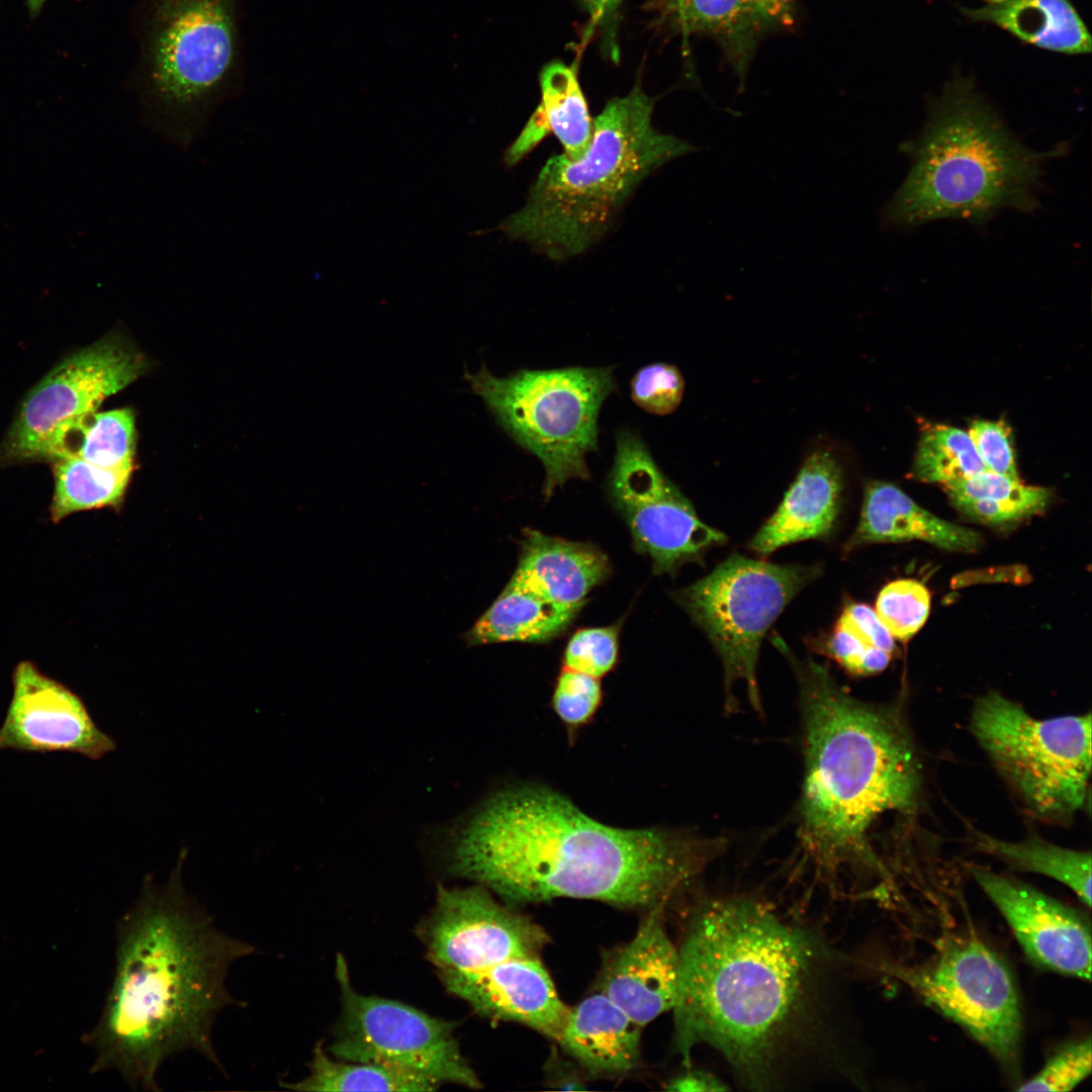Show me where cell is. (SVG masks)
<instances>
[{"instance_id": "cell-1", "label": "cell", "mask_w": 1092, "mask_h": 1092, "mask_svg": "<svg viewBox=\"0 0 1092 1092\" xmlns=\"http://www.w3.org/2000/svg\"><path fill=\"white\" fill-rule=\"evenodd\" d=\"M447 871L508 905L585 899L647 911L669 903L717 857L722 838L602 823L541 785H511L429 831Z\"/></svg>"}, {"instance_id": "cell-2", "label": "cell", "mask_w": 1092, "mask_h": 1092, "mask_svg": "<svg viewBox=\"0 0 1092 1092\" xmlns=\"http://www.w3.org/2000/svg\"><path fill=\"white\" fill-rule=\"evenodd\" d=\"M678 947L674 1043L686 1065L708 1045L751 1089L778 1082L788 1050L807 1030L828 952L808 931L751 898L704 903Z\"/></svg>"}, {"instance_id": "cell-3", "label": "cell", "mask_w": 1092, "mask_h": 1092, "mask_svg": "<svg viewBox=\"0 0 1092 1092\" xmlns=\"http://www.w3.org/2000/svg\"><path fill=\"white\" fill-rule=\"evenodd\" d=\"M182 849L164 885L144 878L118 927L116 966L94 1038L99 1068L116 1069L132 1089L158 1091L163 1063L182 1052L224 1072L212 1041L218 1013L241 1004L226 977L251 943L220 930L184 889Z\"/></svg>"}, {"instance_id": "cell-4", "label": "cell", "mask_w": 1092, "mask_h": 1092, "mask_svg": "<svg viewBox=\"0 0 1092 1092\" xmlns=\"http://www.w3.org/2000/svg\"><path fill=\"white\" fill-rule=\"evenodd\" d=\"M799 685L804 781L799 808L803 851L833 875L875 864L867 841L887 811H906L917 800L919 768L905 733L889 713L845 692L828 667L798 659L775 635Z\"/></svg>"}, {"instance_id": "cell-5", "label": "cell", "mask_w": 1092, "mask_h": 1092, "mask_svg": "<svg viewBox=\"0 0 1092 1092\" xmlns=\"http://www.w3.org/2000/svg\"><path fill=\"white\" fill-rule=\"evenodd\" d=\"M902 148L911 165L884 218L910 228L949 218L984 225L1002 209L1034 210L1043 165L1066 147H1026L974 81L956 74L929 99L919 135Z\"/></svg>"}, {"instance_id": "cell-6", "label": "cell", "mask_w": 1092, "mask_h": 1092, "mask_svg": "<svg viewBox=\"0 0 1092 1092\" xmlns=\"http://www.w3.org/2000/svg\"><path fill=\"white\" fill-rule=\"evenodd\" d=\"M653 105L639 85L611 99L593 119L585 154L577 160L564 154L548 159L525 205L497 229L556 261L587 250L647 176L695 150L653 127Z\"/></svg>"}, {"instance_id": "cell-7", "label": "cell", "mask_w": 1092, "mask_h": 1092, "mask_svg": "<svg viewBox=\"0 0 1092 1092\" xmlns=\"http://www.w3.org/2000/svg\"><path fill=\"white\" fill-rule=\"evenodd\" d=\"M135 86L147 122L188 146L240 81L238 0H143Z\"/></svg>"}, {"instance_id": "cell-8", "label": "cell", "mask_w": 1092, "mask_h": 1092, "mask_svg": "<svg viewBox=\"0 0 1092 1092\" xmlns=\"http://www.w3.org/2000/svg\"><path fill=\"white\" fill-rule=\"evenodd\" d=\"M464 377L497 425L540 460L546 499L569 479L589 478L586 455L598 449L600 411L617 388L614 366L521 369L497 377L482 364Z\"/></svg>"}, {"instance_id": "cell-9", "label": "cell", "mask_w": 1092, "mask_h": 1092, "mask_svg": "<svg viewBox=\"0 0 1092 1092\" xmlns=\"http://www.w3.org/2000/svg\"><path fill=\"white\" fill-rule=\"evenodd\" d=\"M972 731L1035 817L1064 820L1082 809L1091 774V715L1039 720L997 693L980 698Z\"/></svg>"}, {"instance_id": "cell-10", "label": "cell", "mask_w": 1092, "mask_h": 1092, "mask_svg": "<svg viewBox=\"0 0 1092 1092\" xmlns=\"http://www.w3.org/2000/svg\"><path fill=\"white\" fill-rule=\"evenodd\" d=\"M821 573L819 565H780L734 553L673 594L720 656L728 708L734 684L742 681L751 706L761 713L756 677L761 641L786 606Z\"/></svg>"}, {"instance_id": "cell-11", "label": "cell", "mask_w": 1092, "mask_h": 1092, "mask_svg": "<svg viewBox=\"0 0 1092 1092\" xmlns=\"http://www.w3.org/2000/svg\"><path fill=\"white\" fill-rule=\"evenodd\" d=\"M884 970L963 1027L1001 1065L1015 1067L1022 1036L1017 989L1005 963L982 940L958 938L922 965Z\"/></svg>"}, {"instance_id": "cell-12", "label": "cell", "mask_w": 1092, "mask_h": 1092, "mask_svg": "<svg viewBox=\"0 0 1092 1092\" xmlns=\"http://www.w3.org/2000/svg\"><path fill=\"white\" fill-rule=\"evenodd\" d=\"M336 971L342 1013L330 1051L338 1060L393 1067L437 1085L481 1087L461 1053L451 1022L398 1001L358 993L350 984L341 956Z\"/></svg>"}, {"instance_id": "cell-13", "label": "cell", "mask_w": 1092, "mask_h": 1092, "mask_svg": "<svg viewBox=\"0 0 1092 1092\" xmlns=\"http://www.w3.org/2000/svg\"><path fill=\"white\" fill-rule=\"evenodd\" d=\"M615 442L608 494L635 549L651 559L654 573L673 575L684 564L698 562L708 549L726 542L723 532L699 518L636 432L620 429Z\"/></svg>"}, {"instance_id": "cell-14", "label": "cell", "mask_w": 1092, "mask_h": 1092, "mask_svg": "<svg viewBox=\"0 0 1092 1092\" xmlns=\"http://www.w3.org/2000/svg\"><path fill=\"white\" fill-rule=\"evenodd\" d=\"M145 368L144 357L115 335L66 358L27 393L0 446V463L39 460L60 425L96 411Z\"/></svg>"}, {"instance_id": "cell-15", "label": "cell", "mask_w": 1092, "mask_h": 1092, "mask_svg": "<svg viewBox=\"0 0 1092 1092\" xmlns=\"http://www.w3.org/2000/svg\"><path fill=\"white\" fill-rule=\"evenodd\" d=\"M423 937L440 972H470L516 958H541L550 936L537 922L502 904L482 885L439 886Z\"/></svg>"}, {"instance_id": "cell-16", "label": "cell", "mask_w": 1092, "mask_h": 1092, "mask_svg": "<svg viewBox=\"0 0 1092 1092\" xmlns=\"http://www.w3.org/2000/svg\"><path fill=\"white\" fill-rule=\"evenodd\" d=\"M11 679L0 750L69 752L99 760L116 749V741L96 725L82 698L33 662H19Z\"/></svg>"}, {"instance_id": "cell-17", "label": "cell", "mask_w": 1092, "mask_h": 1092, "mask_svg": "<svg viewBox=\"0 0 1092 1092\" xmlns=\"http://www.w3.org/2000/svg\"><path fill=\"white\" fill-rule=\"evenodd\" d=\"M971 873L1032 963L1090 980L1091 931L1084 915L1020 881L977 867Z\"/></svg>"}, {"instance_id": "cell-18", "label": "cell", "mask_w": 1092, "mask_h": 1092, "mask_svg": "<svg viewBox=\"0 0 1092 1092\" xmlns=\"http://www.w3.org/2000/svg\"><path fill=\"white\" fill-rule=\"evenodd\" d=\"M667 903L646 911L634 936L609 952L595 991L607 996L642 1028L672 1010L678 987V947L664 923Z\"/></svg>"}, {"instance_id": "cell-19", "label": "cell", "mask_w": 1092, "mask_h": 1092, "mask_svg": "<svg viewBox=\"0 0 1092 1092\" xmlns=\"http://www.w3.org/2000/svg\"><path fill=\"white\" fill-rule=\"evenodd\" d=\"M446 989L478 1014L515 1022L556 1041L568 1006L541 958H516L470 972H440Z\"/></svg>"}, {"instance_id": "cell-20", "label": "cell", "mask_w": 1092, "mask_h": 1092, "mask_svg": "<svg viewBox=\"0 0 1092 1092\" xmlns=\"http://www.w3.org/2000/svg\"><path fill=\"white\" fill-rule=\"evenodd\" d=\"M842 488L835 457L826 450L813 452L749 548L764 556L789 544L830 535L840 512Z\"/></svg>"}, {"instance_id": "cell-21", "label": "cell", "mask_w": 1092, "mask_h": 1092, "mask_svg": "<svg viewBox=\"0 0 1092 1092\" xmlns=\"http://www.w3.org/2000/svg\"><path fill=\"white\" fill-rule=\"evenodd\" d=\"M508 585L562 604H576L611 574L608 556L590 543L525 528Z\"/></svg>"}, {"instance_id": "cell-22", "label": "cell", "mask_w": 1092, "mask_h": 1092, "mask_svg": "<svg viewBox=\"0 0 1092 1092\" xmlns=\"http://www.w3.org/2000/svg\"><path fill=\"white\" fill-rule=\"evenodd\" d=\"M686 33L718 42L735 71L745 72L758 42L794 23L795 0H668Z\"/></svg>"}, {"instance_id": "cell-23", "label": "cell", "mask_w": 1092, "mask_h": 1092, "mask_svg": "<svg viewBox=\"0 0 1092 1092\" xmlns=\"http://www.w3.org/2000/svg\"><path fill=\"white\" fill-rule=\"evenodd\" d=\"M641 1030L613 1001L595 991L568 1006L555 1042L587 1074L616 1077L638 1066Z\"/></svg>"}, {"instance_id": "cell-24", "label": "cell", "mask_w": 1092, "mask_h": 1092, "mask_svg": "<svg viewBox=\"0 0 1092 1092\" xmlns=\"http://www.w3.org/2000/svg\"><path fill=\"white\" fill-rule=\"evenodd\" d=\"M911 540L959 552H973L982 544L978 532L934 516L896 485L885 481L868 483L860 518L845 550L869 543Z\"/></svg>"}, {"instance_id": "cell-25", "label": "cell", "mask_w": 1092, "mask_h": 1092, "mask_svg": "<svg viewBox=\"0 0 1092 1092\" xmlns=\"http://www.w3.org/2000/svg\"><path fill=\"white\" fill-rule=\"evenodd\" d=\"M540 86L539 106L505 153L508 166L517 164L550 132L571 160L579 159L589 147L593 119L574 69L562 62L550 63L542 69Z\"/></svg>"}, {"instance_id": "cell-26", "label": "cell", "mask_w": 1092, "mask_h": 1092, "mask_svg": "<svg viewBox=\"0 0 1092 1092\" xmlns=\"http://www.w3.org/2000/svg\"><path fill=\"white\" fill-rule=\"evenodd\" d=\"M972 22L992 23L1025 44L1065 54L1091 53V34L1071 0H1002L962 8Z\"/></svg>"}, {"instance_id": "cell-27", "label": "cell", "mask_w": 1092, "mask_h": 1092, "mask_svg": "<svg viewBox=\"0 0 1092 1092\" xmlns=\"http://www.w3.org/2000/svg\"><path fill=\"white\" fill-rule=\"evenodd\" d=\"M586 602H552L507 584L461 638L468 647L504 642H548L571 626Z\"/></svg>"}, {"instance_id": "cell-28", "label": "cell", "mask_w": 1092, "mask_h": 1092, "mask_svg": "<svg viewBox=\"0 0 1092 1092\" xmlns=\"http://www.w3.org/2000/svg\"><path fill=\"white\" fill-rule=\"evenodd\" d=\"M134 451L131 410L94 411L60 425L47 440L39 460L74 457L104 468L132 470Z\"/></svg>"}, {"instance_id": "cell-29", "label": "cell", "mask_w": 1092, "mask_h": 1092, "mask_svg": "<svg viewBox=\"0 0 1092 1092\" xmlns=\"http://www.w3.org/2000/svg\"><path fill=\"white\" fill-rule=\"evenodd\" d=\"M953 506L971 520L995 527L1012 526L1048 507L1052 491L985 470L944 485Z\"/></svg>"}, {"instance_id": "cell-30", "label": "cell", "mask_w": 1092, "mask_h": 1092, "mask_svg": "<svg viewBox=\"0 0 1092 1092\" xmlns=\"http://www.w3.org/2000/svg\"><path fill=\"white\" fill-rule=\"evenodd\" d=\"M282 1086L296 1091H435L439 1085L389 1066L336 1061L317 1043L306 1077Z\"/></svg>"}, {"instance_id": "cell-31", "label": "cell", "mask_w": 1092, "mask_h": 1092, "mask_svg": "<svg viewBox=\"0 0 1092 1092\" xmlns=\"http://www.w3.org/2000/svg\"><path fill=\"white\" fill-rule=\"evenodd\" d=\"M52 462L54 493L50 517L55 523L78 512L117 507L132 471L104 468L74 457Z\"/></svg>"}, {"instance_id": "cell-32", "label": "cell", "mask_w": 1092, "mask_h": 1092, "mask_svg": "<svg viewBox=\"0 0 1092 1092\" xmlns=\"http://www.w3.org/2000/svg\"><path fill=\"white\" fill-rule=\"evenodd\" d=\"M978 846L1016 870L1045 875L1065 884L1084 905L1091 906L1089 852L1063 848L1036 837L1007 842L980 835Z\"/></svg>"}, {"instance_id": "cell-33", "label": "cell", "mask_w": 1092, "mask_h": 1092, "mask_svg": "<svg viewBox=\"0 0 1092 1092\" xmlns=\"http://www.w3.org/2000/svg\"><path fill=\"white\" fill-rule=\"evenodd\" d=\"M985 470L967 432L936 425L922 434L913 469L918 479L946 485Z\"/></svg>"}, {"instance_id": "cell-34", "label": "cell", "mask_w": 1092, "mask_h": 1092, "mask_svg": "<svg viewBox=\"0 0 1092 1092\" xmlns=\"http://www.w3.org/2000/svg\"><path fill=\"white\" fill-rule=\"evenodd\" d=\"M875 611L894 639L906 641L926 622L930 594L918 580L898 579L881 589Z\"/></svg>"}, {"instance_id": "cell-35", "label": "cell", "mask_w": 1092, "mask_h": 1092, "mask_svg": "<svg viewBox=\"0 0 1092 1092\" xmlns=\"http://www.w3.org/2000/svg\"><path fill=\"white\" fill-rule=\"evenodd\" d=\"M603 698L599 678L562 668L552 693L551 708L570 739L574 740L577 733L596 718Z\"/></svg>"}, {"instance_id": "cell-36", "label": "cell", "mask_w": 1092, "mask_h": 1092, "mask_svg": "<svg viewBox=\"0 0 1092 1092\" xmlns=\"http://www.w3.org/2000/svg\"><path fill=\"white\" fill-rule=\"evenodd\" d=\"M619 653V625L584 628L569 639L563 668L601 678L612 671Z\"/></svg>"}, {"instance_id": "cell-37", "label": "cell", "mask_w": 1092, "mask_h": 1092, "mask_svg": "<svg viewBox=\"0 0 1092 1092\" xmlns=\"http://www.w3.org/2000/svg\"><path fill=\"white\" fill-rule=\"evenodd\" d=\"M685 379L676 366L651 363L640 368L630 381V395L641 410L655 416L672 414L681 402Z\"/></svg>"}, {"instance_id": "cell-38", "label": "cell", "mask_w": 1092, "mask_h": 1092, "mask_svg": "<svg viewBox=\"0 0 1092 1092\" xmlns=\"http://www.w3.org/2000/svg\"><path fill=\"white\" fill-rule=\"evenodd\" d=\"M1091 1073V1038L1069 1043L1054 1054L1041 1070L1017 1091H1069Z\"/></svg>"}, {"instance_id": "cell-39", "label": "cell", "mask_w": 1092, "mask_h": 1092, "mask_svg": "<svg viewBox=\"0 0 1092 1092\" xmlns=\"http://www.w3.org/2000/svg\"><path fill=\"white\" fill-rule=\"evenodd\" d=\"M823 648L846 671L855 675L881 672L888 666L892 655L867 644L838 621Z\"/></svg>"}, {"instance_id": "cell-40", "label": "cell", "mask_w": 1092, "mask_h": 1092, "mask_svg": "<svg viewBox=\"0 0 1092 1092\" xmlns=\"http://www.w3.org/2000/svg\"><path fill=\"white\" fill-rule=\"evenodd\" d=\"M967 433L987 470L1019 479L1010 428L1004 421H973Z\"/></svg>"}, {"instance_id": "cell-41", "label": "cell", "mask_w": 1092, "mask_h": 1092, "mask_svg": "<svg viewBox=\"0 0 1092 1092\" xmlns=\"http://www.w3.org/2000/svg\"><path fill=\"white\" fill-rule=\"evenodd\" d=\"M838 622L846 626L867 644L892 654L894 637L874 609L866 604L850 603L842 611Z\"/></svg>"}, {"instance_id": "cell-42", "label": "cell", "mask_w": 1092, "mask_h": 1092, "mask_svg": "<svg viewBox=\"0 0 1092 1092\" xmlns=\"http://www.w3.org/2000/svg\"><path fill=\"white\" fill-rule=\"evenodd\" d=\"M666 1090L688 1092L726 1091L729 1087L724 1081L710 1072L688 1069L666 1083Z\"/></svg>"}, {"instance_id": "cell-43", "label": "cell", "mask_w": 1092, "mask_h": 1092, "mask_svg": "<svg viewBox=\"0 0 1092 1092\" xmlns=\"http://www.w3.org/2000/svg\"><path fill=\"white\" fill-rule=\"evenodd\" d=\"M592 14L599 18L611 12L621 0H582Z\"/></svg>"}, {"instance_id": "cell-44", "label": "cell", "mask_w": 1092, "mask_h": 1092, "mask_svg": "<svg viewBox=\"0 0 1092 1092\" xmlns=\"http://www.w3.org/2000/svg\"><path fill=\"white\" fill-rule=\"evenodd\" d=\"M44 2L46 0H25L31 18L36 17L39 14Z\"/></svg>"}, {"instance_id": "cell-45", "label": "cell", "mask_w": 1092, "mask_h": 1092, "mask_svg": "<svg viewBox=\"0 0 1092 1092\" xmlns=\"http://www.w3.org/2000/svg\"><path fill=\"white\" fill-rule=\"evenodd\" d=\"M984 1H986L987 4H994V3H998V2H1000L1002 0H984Z\"/></svg>"}]
</instances>
